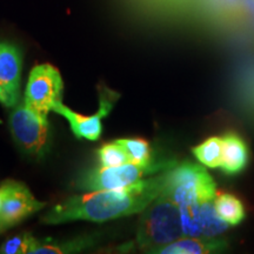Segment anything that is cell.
Wrapping results in <instances>:
<instances>
[{
	"label": "cell",
	"instance_id": "cell-3",
	"mask_svg": "<svg viewBox=\"0 0 254 254\" xmlns=\"http://www.w3.org/2000/svg\"><path fill=\"white\" fill-rule=\"evenodd\" d=\"M161 193L170 196L178 206H183L213 201L217 186L204 165L185 161L167 170L166 184Z\"/></svg>",
	"mask_w": 254,
	"mask_h": 254
},
{
	"label": "cell",
	"instance_id": "cell-17",
	"mask_svg": "<svg viewBox=\"0 0 254 254\" xmlns=\"http://www.w3.org/2000/svg\"><path fill=\"white\" fill-rule=\"evenodd\" d=\"M98 157H99L100 165L103 167L119 166V165L131 161L125 148L117 140L114 142H111V144L104 145L98 151Z\"/></svg>",
	"mask_w": 254,
	"mask_h": 254
},
{
	"label": "cell",
	"instance_id": "cell-6",
	"mask_svg": "<svg viewBox=\"0 0 254 254\" xmlns=\"http://www.w3.org/2000/svg\"><path fill=\"white\" fill-rule=\"evenodd\" d=\"M64 81L58 68L50 64L32 68L25 91V104L31 110L46 116L63 103Z\"/></svg>",
	"mask_w": 254,
	"mask_h": 254
},
{
	"label": "cell",
	"instance_id": "cell-10",
	"mask_svg": "<svg viewBox=\"0 0 254 254\" xmlns=\"http://www.w3.org/2000/svg\"><path fill=\"white\" fill-rule=\"evenodd\" d=\"M23 53L13 44L0 41V104L12 109L20 99Z\"/></svg>",
	"mask_w": 254,
	"mask_h": 254
},
{
	"label": "cell",
	"instance_id": "cell-20",
	"mask_svg": "<svg viewBox=\"0 0 254 254\" xmlns=\"http://www.w3.org/2000/svg\"><path fill=\"white\" fill-rule=\"evenodd\" d=\"M1 205H2V193L0 190V209H1Z\"/></svg>",
	"mask_w": 254,
	"mask_h": 254
},
{
	"label": "cell",
	"instance_id": "cell-8",
	"mask_svg": "<svg viewBox=\"0 0 254 254\" xmlns=\"http://www.w3.org/2000/svg\"><path fill=\"white\" fill-rule=\"evenodd\" d=\"M184 237L217 238L230 227L219 217L213 201L179 206Z\"/></svg>",
	"mask_w": 254,
	"mask_h": 254
},
{
	"label": "cell",
	"instance_id": "cell-19",
	"mask_svg": "<svg viewBox=\"0 0 254 254\" xmlns=\"http://www.w3.org/2000/svg\"><path fill=\"white\" fill-rule=\"evenodd\" d=\"M8 228H11V227H9L7 224H5L2 220H0V234H1L2 232H5L6 230H8Z\"/></svg>",
	"mask_w": 254,
	"mask_h": 254
},
{
	"label": "cell",
	"instance_id": "cell-7",
	"mask_svg": "<svg viewBox=\"0 0 254 254\" xmlns=\"http://www.w3.org/2000/svg\"><path fill=\"white\" fill-rule=\"evenodd\" d=\"M118 99V93L103 87L99 90V110L93 116H82V114L73 112L63 103L57 105L53 111L66 118L69 123L72 132L78 139H87V140L94 141L98 140L103 133V119L111 113L114 104Z\"/></svg>",
	"mask_w": 254,
	"mask_h": 254
},
{
	"label": "cell",
	"instance_id": "cell-2",
	"mask_svg": "<svg viewBox=\"0 0 254 254\" xmlns=\"http://www.w3.org/2000/svg\"><path fill=\"white\" fill-rule=\"evenodd\" d=\"M183 237L179 206L170 196L160 193L141 213L136 233L139 249L155 253Z\"/></svg>",
	"mask_w": 254,
	"mask_h": 254
},
{
	"label": "cell",
	"instance_id": "cell-13",
	"mask_svg": "<svg viewBox=\"0 0 254 254\" xmlns=\"http://www.w3.org/2000/svg\"><path fill=\"white\" fill-rule=\"evenodd\" d=\"M214 208L219 217L230 226H237L246 217L245 207L241 200L231 193H217Z\"/></svg>",
	"mask_w": 254,
	"mask_h": 254
},
{
	"label": "cell",
	"instance_id": "cell-9",
	"mask_svg": "<svg viewBox=\"0 0 254 254\" xmlns=\"http://www.w3.org/2000/svg\"><path fill=\"white\" fill-rule=\"evenodd\" d=\"M2 205L0 209V220L13 227L45 207V202L34 198L31 190L23 183L15 180H6L2 184Z\"/></svg>",
	"mask_w": 254,
	"mask_h": 254
},
{
	"label": "cell",
	"instance_id": "cell-11",
	"mask_svg": "<svg viewBox=\"0 0 254 254\" xmlns=\"http://www.w3.org/2000/svg\"><path fill=\"white\" fill-rule=\"evenodd\" d=\"M228 243L222 238H192L183 237L159 249L160 254H208L221 252L227 249Z\"/></svg>",
	"mask_w": 254,
	"mask_h": 254
},
{
	"label": "cell",
	"instance_id": "cell-15",
	"mask_svg": "<svg viewBox=\"0 0 254 254\" xmlns=\"http://www.w3.org/2000/svg\"><path fill=\"white\" fill-rule=\"evenodd\" d=\"M192 152L199 163L205 167H220L224 153V139L220 136H211L207 140L195 146Z\"/></svg>",
	"mask_w": 254,
	"mask_h": 254
},
{
	"label": "cell",
	"instance_id": "cell-14",
	"mask_svg": "<svg viewBox=\"0 0 254 254\" xmlns=\"http://www.w3.org/2000/svg\"><path fill=\"white\" fill-rule=\"evenodd\" d=\"M94 243V239L91 237L87 238H78L69 241H39L36 240L33 247H32L31 253L34 254H62V253H73L79 252V251L87 249Z\"/></svg>",
	"mask_w": 254,
	"mask_h": 254
},
{
	"label": "cell",
	"instance_id": "cell-1",
	"mask_svg": "<svg viewBox=\"0 0 254 254\" xmlns=\"http://www.w3.org/2000/svg\"><path fill=\"white\" fill-rule=\"evenodd\" d=\"M166 177L167 171L122 189L72 195L44 214L41 222L50 225L77 220L105 222L139 213L163 192Z\"/></svg>",
	"mask_w": 254,
	"mask_h": 254
},
{
	"label": "cell",
	"instance_id": "cell-12",
	"mask_svg": "<svg viewBox=\"0 0 254 254\" xmlns=\"http://www.w3.org/2000/svg\"><path fill=\"white\" fill-rule=\"evenodd\" d=\"M222 139H224V153H222L220 168L228 176L239 174L249 164V147L243 138L234 132L226 133Z\"/></svg>",
	"mask_w": 254,
	"mask_h": 254
},
{
	"label": "cell",
	"instance_id": "cell-16",
	"mask_svg": "<svg viewBox=\"0 0 254 254\" xmlns=\"http://www.w3.org/2000/svg\"><path fill=\"white\" fill-rule=\"evenodd\" d=\"M117 141L125 148L132 163L140 165L151 164V147L144 139H119Z\"/></svg>",
	"mask_w": 254,
	"mask_h": 254
},
{
	"label": "cell",
	"instance_id": "cell-18",
	"mask_svg": "<svg viewBox=\"0 0 254 254\" xmlns=\"http://www.w3.org/2000/svg\"><path fill=\"white\" fill-rule=\"evenodd\" d=\"M36 238L30 233H21L8 238L0 247V253L2 254H23L31 253L32 247L36 243Z\"/></svg>",
	"mask_w": 254,
	"mask_h": 254
},
{
	"label": "cell",
	"instance_id": "cell-5",
	"mask_svg": "<svg viewBox=\"0 0 254 254\" xmlns=\"http://www.w3.org/2000/svg\"><path fill=\"white\" fill-rule=\"evenodd\" d=\"M176 164L173 161L159 164L140 165L128 163L119 165V166L99 167L86 172L80 178L78 186L85 190H114L132 185L146 174H153L163 170H170Z\"/></svg>",
	"mask_w": 254,
	"mask_h": 254
},
{
	"label": "cell",
	"instance_id": "cell-4",
	"mask_svg": "<svg viewBox=\"0 0 254 254\" xmlns=\"http://www.w3.org/2000/svg\"><path fill=\"white\" fill-rule=\"evenodd\" d=\"M8 126L15 144L24 153L43 158L50 147V124L46 116L18 103L9 114Z\"/></svg>",
	"mask_w": 254,
	"mask_h": 254
}]
</instances>
